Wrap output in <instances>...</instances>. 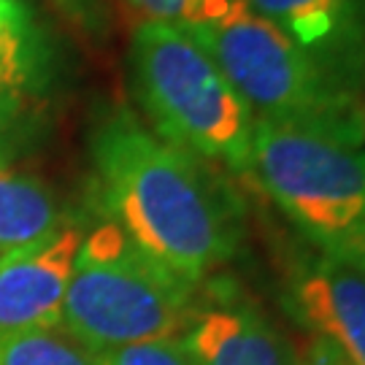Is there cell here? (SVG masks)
Here are the masks:
<instances>
[{"label":"cell","instance_id":"1","mask_svg":"<svg viewBox=\"0 0 365 365\" xmlns=\"http://www.w3.org/2000/svg\"><path fill=\"white\" fill-rule=\"evenodd\" d=\"M92 160L111 222L170 274L197 287L235 257L241 206L206 163L165 144L130 111L98 128Z\"/></svg>","mask_w":365,"mask_h":365},{"label":"cell","instance_id":"2","mask_svg":"<svg viewBox=\"0 0 365 365\" xmlns=\"http://www.w3.org/2000/svg\"><path fill=\"white\" fill-rule=\"evenodd\" d=\"M130 73L155 135L206 165L252 179L255 114L187 30L135 25Z\"/></svg>","mask_w":365,"mask_h":365},{"label":"cell","instance_id":"3","mask_svg":"<svg viewBox=\"0 0 365 365\" xmlns=\"http://www.w3.org/2000/svg\"><path fill=\"white\" fill-rule=\"evenodd\" d=\"M252 182L314 252L365 271V141L255 119Z\"/></svg>","mask_w":365,"mask_h":365},{"label":"cell","instance_id":"4","mask_svg":"<svg viewBox=\"0 0 365 365\" xmlns=\"http://www.w3.org/2000/svg\"><path fill=\"white\" fill-rule=\"evenodd\" d=\"M195 289L108 220L81 238L63 300V327L95 354L182 336L195 314Z\"/></svg>","mask_w":365,"mask_h":365},{"label":"cell","instance_id":"5","mask_svg":"<svg viewBox=\"0 0 365 365\" xmlns=\"http://www.w3.org/2000/svg\"><path fill=\"white\" fill-rule=\"evenodd\" d=\"M209 52L255 119L365 141V106L339 87L244 0L209 25L187 30Z\"/></svg>","mask_w":365,"mask_h":365},{"label":"cell","instance_id":"6","mask_svg":"<svg viewBox=\"0 0 365 365\" xmlns=\"http://www.w3.org/2000/svg\"><path fill=\"white\" fill-rule=\"evenodd\" d=\"M365 106L363 0H244Z\"/></svg>","mask_w":365,"mask_h":365},{"label":"cell","instance_id":"7","mask_svg":"<svg viewBox=\"0 0 365 365\" xmlns=\"http://www.w3.org/2000/svg\"><path fill=\"white\" fill-rule=\"evenodd\" d=\"M284 309L314 339L365 365V271L309 249L289 265Z\"/></svg>","mask_w":365,"mask_h":365},{"label":"cell","instance_id":"8","mask_svg":"<svg viewBox=\"0 0 365 365\" xmlns=\"http://www.w3.org/2000/svg\"><path fill=\"white\" fill-rule=\"evenodd\" d=\"M84 233L63 225L38 244L0 257V336L63 325V300Z\"/></svg>","mask_w":365,"mask_h":365},{"label":"cell","instance_id":"9","mask_svg":"<svg viewBox=\"0 0 365 365\" xmlns=\"http://www.w3.org/2000/svg\"><path fill=\"white\" fill-rule=\"evenodd\" d=\"M195 365H300L292 341L247 300L195 306L182 333Z\"/></svg>","mask_w":365,"mask_h":365},{"label":"cell","instance_id":"10","mask_svg":"<svg viewBox=\"0 0 365 365\" xmlns=\"http://www.w3.org/2000/svg\"><path fill=\"white\" fill-rule=\"evenodd\" d=\"M60 227V209L46 184L0 157V257L38 244Z\"/></svg>","mask_w":365,"mask_h":365},{"label":"cell","instance_id":"11","mask_svg":"<svg viewBox=\"0 0 365 365\" xmlns=\"http://www.w3.org/2000/svg\"><path fill=\"white\" fill-rule=\"evenodd\" d=\"M0 365H98V354L60 325L0 336Z\"/></svg>","mask_w":365,"mask_h":365},{"label":"cell","instance_id":"12","mask_svg":"<svg viewBox=\"0 0 365 365\" xmlns=\"http://www.w3.org/2000/svg\"><path fill=\"white\" fill-rule=\"evenodd\" d=\"M230 3L233 0H125L133 16H138V25L155 22L182 30H192L220 19L230 9Z\"/></svg>","mask_w":365,"mask_h":365},{"label":"cell","instance_id":"13","mask_svg":"<svg viewBox=\"0 0 365 365\" xmlns=\"http://www.w3.org/2000/svg\"><path fill=\"white\" fill-rule=\"evenodd\" d=\"M30 46L25 27H3L0 30V111L16 103V98L30 84Z\"/></svg>","mask_w":365,"mask_h":365},{"label":"cell","instance_id":"14","mask_svg":"<svg viewBox=\"0 0 365 365\" xmlns=\"http://www.w3.org/2000/svg\"><path fill=\"white\" fill-rule=\"evenodd\" d=\"M98 365H195V357L182 336H168L98 354Z\"/></svg>","mask_w":365,"mask_h":365},{"label":"cell","instance_id":"15","mask_svg":"<svg viewBox=\"0 0 365 365\" xmlns=\"http://www.w3.org/2000/svg\"><path fill=\"white\" fill-rule=\"evenodd\" d=\"M300 365H352V363L333 344L312 336V341L306 344V349L300 352Z\"/></svg>","mask_w":365,"mask_h":365},{"label":"cell","instance_id":"16","mask_svg":"<svg viewBox=\"0 0 365 365\" xmlns=\"http://www.w3.org/2000/svg\"><path fill=\"white\" fill-rule=\"evenodd\" d=\"M3 27H25L22 6L16 0H0V30Z\"/></svg>","mask_w":365,"mask_h":365},{"label":"cell","instance_id":"17","mask_svg":"<svg viewBox=\"0 0 365 365\" xmlns=\"http://www.w3.org/2000/svg\"><path fill=\"white\" fill-rule=\"evenodd\" d=\"M363 16H365V0H363Z\"/></svg>","mask_w":365,"mask_h":365}]
</instances>
